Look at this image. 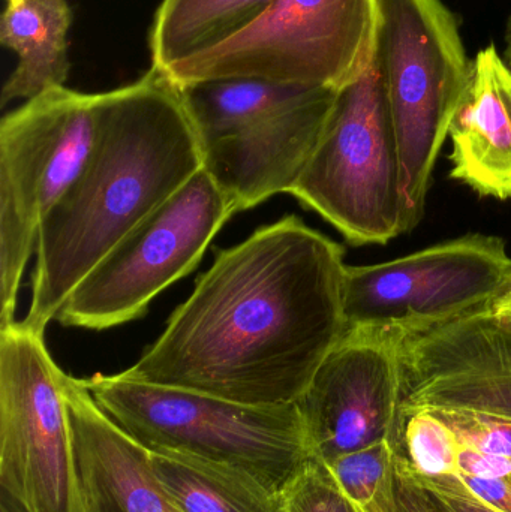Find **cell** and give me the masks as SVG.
Segmentation results:
<instances>
[{
	"label": "cell",
	"instance_id": "1",
	"mask_svg": "<svg viewBox=\"0 0 511 512\" xmlns=\"http://www.w3.org/2000/svg\"><path fill=\"white\" fill-rule=\"evenodd\" d=\"M344 249L299 216L221 249L120 373L249 406L296 403L347 331Z\"/></svg>",
	"mask_w": 511,
	"mask_h": 512
},
{
	"label": "cell",
	"instance_id": "2",
	"mask_svg": "<svg viewBox=\"0 0 511 512\" xmlns=\"http://www.w3.org/2000/svg\"><path fill=\"white\" fill-rule=\"evenodd\" d=\"M201 168L200 134L167 72L98 93L92 152L39 230L24 325L45 333L84 276Z\"/></svg>",
	"mask_w": 511,
	"mask_h": 512
},
{
	"label": "cell",
	"instance_id": "3",
	"mask_svg": "<svg viewBox=\"0 0 511 512\" xmlns=\"http://www.w3.org/2000/svg\"><path fill=\"white\" fill-rule=\"evenodd\" d=\"M99 408L150 453H177L248 472L282 493L312 457L296 403L249 406L116 375L83 379Z\"/></svg>",
	"mask_w": 511,
	"mask_h": 512
},
{
	"label": "cell",
	"instance_id": "4",
	"mask_svg": "<svg viewBox=\"0 0 511 512\" xmlns=\"http://www.w3.org/2000/svg\"><path fill=\"white\" fill-rule=\"evenodd\" d=\"M375 59L401 158L408 231L425 213L432 173L471 77L458 21L443 0H380Z\"/></svg>",
	"mask_w": 511,
	"mask_h": 512
},
{
	"label": "cell",
	"instance_id": "5",
	"mask_svg": "<svg viewBox=\"0 0 511 512\" xmlns=\"http://www.w3.org/2000/svg\"><path fill=\"white\" fill-rule=\"evenodd\" d=\"M380 0H273L248 26L165 69L180 87L254 78L341 90L377 51Z\"/></svg>",
	"mask_w": 511,
	"mask_h": 512
},
{
	"label": "cell",
	"instance_id": "6",
	"mask_svg": "<svg viewBox=\"0 0 511 512\" xmlns=\"http://www.w3.org/2000/svg\"><path fill=\"white\" fill-rule=\"evenodd\" d=\"M353 245L408 233L401 158L377 59L339 90L305 173L290 192Z\"/></svg>",
	"mask_w": 511,
	"mask_h": 512
},
{
	"label": "cell",
	"instance_id": "7",
	"mask_svg": "<svg viewBox=\"0 0 511 512\" xmlns=\"http://www.w3.org/2000/svg\"><path fill=\"white\" fill-rule=\"evenodd\" d=\"M98 93L51 87L0 122V325L15 321L39 230L83 170L96 137Z\"/></svg>",
	"mask_w": 511,
	"mask_h": 512
},
{
	"label": "cell",
	"instance_id": "8",
	"mask_svg": "<svg viewBox=\"0 0 511 512\" xmlns=\"http://www.w3.org/2000/svg\"><path fill=\"white\" fill-rule=\"evenodd\" d=\"M234 213L227 195L201 168L84 276L57 321L102 331L146 315L162 291L195 270Z\"/></svg>",
	"mask_w": 511,
	"mask_h": 512
},
{
	"label": "cell",
	"instance_id": "9",
	"mask_svg": "<svg viewBox=\"0 0 511 512\" xmlns=\"http://www.w3.org/2000/svg\"><path fill=\"white\" fill-rule=\"evenodd\" d=\"M44 334L0 325V489L29 512H86L63 370Z\"/></svg>",
	"mask_w": 511,
	"mask_h": 512
},
{
	"label": "cell",
	"instance_id": "10",
	"mask_svg": "<svg viewBox=\"0 0 511 512\" xmlns=\"http://www.w3.org/2000/svg\"><path fill=\"white\" fill-rule=\"evenodd\" d=\"M511 283L503 239L471 234L381 264L347 265L348 327H408L494 303Z\"/></svg>",
	"mask_w": 511,
	"mask_h": 512
},
{
	"label": "cell",
	"instance_id": "11",
	"mask_svg": "<svg viewBox=\"0 0 511 512\" xmlns=\"http://www.w3.org/2000/svg\"><path fill=\"white\" fill-rule=\"evenodd\" d=\"M398 328L402 424L420 411L511 423V322L491 304Z\"/></svg>",
	"mask_w": 511,
	"mask_h": 512
},
{
	"label": "cell",
	"instance_id": "12",
	"mask_svg": "<svg viewBox=\"0 0 511 512\" xmlns=\"http://www.w3.org/2000/svg\"><path fill=\"white\" fill-rule=\"evenodd\" d=\"M398 327H348L296 405L312 456L330 463L389 441L402 451Z\"/></svg>",
	"mask_w": 511,
	"mask_h": 512
},
{
	"label": "cell",
	"instance_id": "13",
	"mask_svg": "<svg viewBox=\"0 0 511 512\" xmlns=\"http://www.w3.org/2000/svg\"><path fill=\"white\" fill-rule=\"evenodd\" d=\"M339 90L318 89L305 101L203 146V168L234 212L290 194L305 173Z\"/></svg>",
	"mask_w": 511,
	"mask_h": 512
},
{
	"label": "cell",
	"instance_id": "14",
	"mask_svg": "<svg viewBox=\"0 0 511 512\" xmlns=\"http://www.w3.org/2000/svg\"><path fill=\"white\" fill-rule=\"evenodd\" d=\"M86 512H180L129 438L93 400L83 379L62 373Z\"/></svg>",
	"mask_w": 511,
	"mask_h": 512
},
{
	"label": "cell",
	"instance_id": "15",
	"mask_svg": "<svg viewBox=\"0 0 511 512\" xmlns=\"http://www.w3.org/2000/svg\"><path fill=\"white\" fill-rule=\"evenodd\" d=\"M449 137L450 177L482 197L511 201V68L494 44L471 62Z\"/></svg>",
	"mask_w": 511,
	"mask_h": 512
},
{
	"label": "cell",
	"instance_id": "16",
	"mask_svg": "<svg viewBox=\"0 0 511 512\" xmlns=\"http://www.w3.org/2000/svg\"><path fill=\"white\" fill-rule=\"evenodd\" d=\"M68 0H6L0 42L18 56L0 93V105L35 98L51 87L65 86L71 71Z\"/></svg>",
	"mask_w": 511,
	"mask_h": 512
},
{
	"label": "cell",
	"instance_id": "17",
	"mask_svg": "<svg viewBox=\"0 0 511 512\" xmlns=\"http://www.w3.org/2000/svg\"><path fill=\"white\" fill-rule=\"evenodd\" d=\"M149 460L180 512H282V493L248 472L177 453L149 451Z\"/></svg>",
	"mask_w": 511,
	"mask_h": 512
},
{
	"label": "cell",
	"instance_id": "18",
	"mask_svg": "<svg viewBox=\"0 0 511 512\" xmlns=\"http://www.w3.org/2000/svg\"><path fill=\"white\" fill-rule=\"evenodd\" d=\"M273 0H162L149 32L153 68L174 63L230 38Z\"/></svg>",
	"mask_w": 511,
	"mask_h": 512
},
{
	"label": "cell",
	"instance_id": "19",
	"mask_svg": "<svg viewBox=\"0 0 511 512\" xmlns=\"http://www.w3.org/2000/svg\"><path fill=\"white\" fill-rule=\"evenodd\" d=\"M182 89L203 146L293 107L318 90L254 78L206 81Z\"/></svg>",
	"mask_w": 511,
	"mask_h": 512
},
{
	"label": "cell",
	"instance_id": "20",
	"mask_svg": "<svg viewBox=\"0 0 511 512\" xmlns=\"http://www.w3.org/2000/svg\"><path fill=\"white\" fill-rule=\"evenodd\" d=\"M398 453L392 442L383 441L327 463L354 512H398Z\"/></svg>",
	"mask_w": 511,
	"mask_h": 512
},
{
	"label": "cell",
	"instance_id": "21",
	"mask_svg": "<svg viewBox=\"0 0 511 512\" xmlns=\"http://www.w3.org/2000/svg\"><path fill=\"white\" fill-rule=\"evenodd\" d=\"M459 450L455 432L434 412H416L404 421L401 453L417 474L458 475Z\"/></svg>",
	"mask_w": 511,
	"mask_h": 512
},
{
	"label": "cell",
	"instance_id": "22",
	"mask_svg": "<svg viewBox=\"0 0 511 512\" xmlns=\"http://www.w3.org/2000/svg\"><path fill=\"white\" fill-rule=\"evenodd\" d=\"M282 512H354L327 463L312 456L282 492Z\"/></svg>",
	"mask_w": 511,
	"mask_h": 512
},
{
	"label": "cell",
	"instance_id": "23",
	"mask_svg": "<svg viewBox=\"0 0 511 512\" xmlns=\"http://www.w3.org/2000/svg\"><path fill=\"white\" fill-rule=\"evenodd\" d=\"M431 412V411H429ZM455 432L461 447L511 460V423L467 414H440Z\"/></svg>",
	"mask_w": 511,
	"mask_h": 512
},
{
	"label": "cell",
	"instance_id": "24",
	"mask_svg": "<svg viewBox=\"0 0 511 512\" xmlns=\"http://www.w3.org/2000/svg\"><path fill=\"white\" fill-rule=\"evenodd\" d=\"M413 472L417 481L431 493L444 512H500L477 498L456 475L423 477L414 469Z\"/></svg>",
	"mask_w": 511,
	"mask_h": 512
},
{
	"label": "cell",
	"instance_id": "25",
	"mask_svg": "<svg viewBox=\"0 0 511 512\" xmlns=\"http://www.w3.org/2000/svg\"><path fill=\"white\" fill-rule=\"evenodd\" d=\"M395 472L398 512H444L431 493L417 481L402 453L396 456Z\"/></svg>",
	"mask_w": 511,
	"mask_h": 512
},
{
	"label": "cell",
	"instance_id": "26",
	"mask_svg": "<svg viewBox=\"0 0 511 512\" xmlns=\"http://www.w3.org/2000/svg\"><path fill=\"white\" fill-rule=\"evenodd\" d=\"M458 475L474 478H510L511 460L492 456L470 447H461L458 457Z\"/></svg>",
	"mask_w": 511,
	"mask_h": 512
},
{
	"label": "cell",
	"instance_id": "27",
	"mask_svg": "<svg viewBox=\"0 0 511 512\" xmlns=\"http://www.w3.org/2000/svg\"><path fill=\"white\" fill-rule=\"evenodd\" d=\"M483 502L500 512H511L510 478H474L456 475Z\"/></svg>",
	"mask_w": 511,
	"mask_h": 512
},
{
	"label": "cell",
	"instance_id": "28",
	"mask_svg": "<svg viewBox=\"0 0 511 512\" xmlns=\"http://www.w3.org/2000/svg\"><path fill=\"white\" fill-rule=\"evenodd\" d=\"M491 310L498 318L511 322V283L509 288L491 304Z\"/></svg>",
	"mask_w": 511,
	"mask_h": 512
},
{
	"label": "cell",
	"instance_id": "29",
	"mask_svg": "<svg viewBox=\"0 0 511 512\" xmlns=\"http://www.w3.org/2000/svg\"><path fill=\"white\" fill-rule=\"evenodd\" d=\"M0 512H29L14 496L0 489Z\"/></svg>",
	"mask_w": 511,
	"mask_h": 512
},
{
	"label": "cell",
	"instance_id": "30",
	"mask_svg": "<svg viewBox=\"0 0 511 512\" xmlns=\"http://www.w3.org/2000/svg\"><path fill=\"white\" fill-rule=\"evenodd\" d=\"M507 57H509V60L511 62V29H509V35H507V51H506Z\"/></svg>",
	"mask_w": 511,
	"mask_h": 512
},
{
	"label": "cell",
	"instance_id": "31",
	"mask_svg": "<svg viewBox=\"0 0 511 512\" xmlns=\"http://www.w3.org/2000/svg\"><path fill=\"white\" fill-rule=\"evenodd\" d=\"M509 29H511V18H510V24H509Z\"/></svg>",
	"mask_w": 511,
	"mask_h": 512
}]
</instances>
